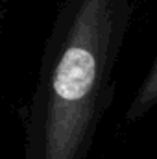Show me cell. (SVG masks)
Segmentation results:
<instances>
[{
  "label": "cell",
  "instance_id": "6da1fadb",
  "mask_svg": "<svg viewBox=\"0 0 157 159\" xmlns=\"http://www.w3.org/2000/svg\"><path fill=\"white\" fill-rule=\"evenodd\" d=\"M157 100V59H155V65L150 72V76L146 78V83L142 85V91L139 93L137 100H135V106L137 107H142V106H148L152 102Z\"/></svg>",
  "mask_w": 157,
  "mask_h": 159
}]
</instances>
